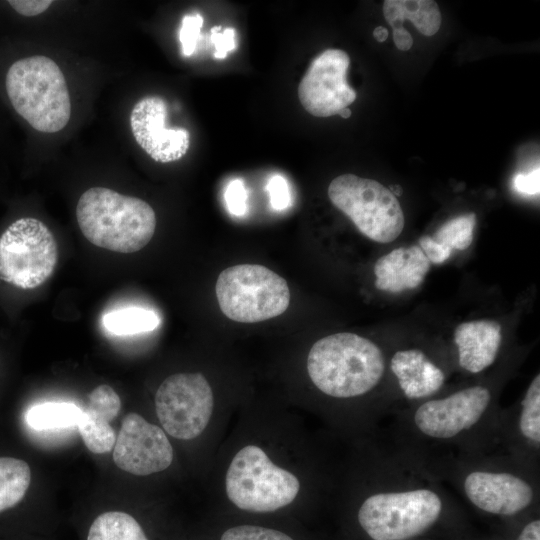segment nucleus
I'll return each instance as SVG.
<instances>
[{
  "label": "nucleus",
  "instance_id": "1",
  "mask_svg": "<svg viewBox=\"0 0 540 540\" xmlns=\"http://www.w3.org/2000/svg\"><path fill=\"white\" fill-rule=\"evenodd\" d=\"M353 496L356 517L371 540H413L431 529L448 504V492L417 453L399 445L365 461Z\"/></svg>",
  "mask_w": 540,
  "mask_h": 540
},
{
  "label": "nucleus",
  "instance_id": "2",
  "mask_svg": "<svg viewBox=\"0 0 540 540\" xmlns=\"http://www.w3.org/2000/svg\"><path fill=\"white\" fill-rule=\"evenodd\" d=\"M396 414L400 445L411 450L437 444L459 453H488L498 446L501 412L491 388L482 384L433 396Z\"/></svg>",
  "mask_w": 540,
  "mask_h": 540
},
{
  "label": "nucleus",
  "instance_id": "3",
  "mask_svg": "<svg viewBox=\"0 0 540 540\" xmlns=\"http://www.w3.org/2000/svg\"><path fill=\"white\" fill-rule=\"evenodd\" d=\"M422 458L439 479L453 484L473 507L484 513L514 517L530 509L539 497L538 472L505 453Z\"/></svg>",
  "mask_w": 540,
  "mask_h": 540
},
{
  "label": "nucleus",
  "instance_id": "4",
  "mask_svg": "<svg viewBox=\"0 0 540 540\" xmlns=\"http://www.w3.org/2000/svg\"><path fill=\"white\" fill-rule=\"evenodd\" d=\"M307 374L325 397L348 401L366 397L386 371L383 351L373 341L355 333L325 336L310 348Z\"/></svg>",
  "mask_w": 540,
  "mask_h": 540
},
{
  "label": "nucleus",
  "instance_id": "5",
  "mask_svg": "<svg viewBox=\"0 0 540 540\" xmlns=\"http://www.w3.org/2000/svg\"><path fill=\"white\" fill-rule=\"evenodd\" d=\"M303 479L275 461L257 442L240 446L229 459L223 476V490L237 509L271 513L288 507L302 495Z\"/></svg>",
  "mask_w": 540,
  "mask_h": 540
},
{
  "label": "nucleus",
  "instance_id": "6",
  "mask_svg": "<svg viewBox=\"0 0 540 540\" xmlns=\"http://www.w3.org/2000/svg\"><path fill=\"white\" fill-rule=\"evenodd\" d=\"M76 218L90 243L118 253L141 250L156 229L155 212L146 201L105 187H92L81 195Z\"/></svg>",
  "mask_w": 540,
  "mask_h": 540
},
{
  "label": "nucleus",
  "instance_id": "7",
  "mask_svg": "<svg viewBox=\"0 0 540 540\" xmlns=\"http://www.w3.org/2000/svg\"><path fill=\"white\" fill-rule=\"evenodd\" d=\"M15 111L39 132L62 130L71 116V100L63 72L54 60L34 55L15 61L5 77Z\"/></svg>",
  "mask_w": 540,
  "mask_h": 540
},
{
  "label": "nucleus",
  "instance_id": "8",
  "mask_svg": "<svg viewBox=\"0 0 540 540\" xmlns=\"http://www.w3.org/2000/svg\"><path fill=\"white\" fill-rule=\"evenodd\" d=\"M215 292L222 313L240 323H256L284 313L290 303L286 280L258 264H239L218 276Z\"/></svg>",
  "mask_w": 540,
  "mask_h": 540
},
{
  "label": "nucleus",
  "instance_id": "9",
  "mask_svg": "<svg viewBox=\"0 0 540 540\" xmlns=\"http://www.w3.org/2000/svg\"><path fill=\"white\" fill-rule=\"evenodd\" d=\"M328 197L364 236L375 242L390 243L404 228L399 201L376 180L354 174L340 175L331 181Z\"/></svg>",
  "mask_w": 540,
  "mask_h": 540
},
{
  "label": "nucleus",
  "instance_id": "10",
  "mask_svg": "<svg viewBox=\"0 0 540 540\" xmlns=\"http://www.w3.org/2000/svg\"><path fill=\"white\" fill-rule=\"evenodd\" d=\"M57 261V242L38 219L20 218L0 237V280L15 287L41 286L53 274Z\"/></svg>",
  "mask_w": 540,
  "mask_h": 540
},
{
  "label": "nucleus",
  "instance_id": "11",
  "mask_svg": "<svg viewBox=\"0 0 540 540\" xmlns=\"http://www.w3.org/2000/svg\"><path fill=\"white\" fill-rule=\"evenodd\" d=\"M154 403L161 428L175 439H196L214 420V392L201 373L168 376L159 385Z\"/></svg>",
  "mask_w": 540,
  "mask_h": 540
},
{
  "label": "nucleus",
  "instance_id": "12",
  "mask_svg": "<svg viewBox=\"0 0 540 540\" xmlns=\"http://www.w3.org/2000/svg\"><path fill=\"white\" fill-rule=\"evenodd\" d=\"M350 58L340 49H327L308 67L298 86L304 109L316 117H330L348 107L356 92L346 81Z\"/></svg>",
  "mask_w": 540,
  "mask_h": 540
},
{
  "label": "nucleus",
  "instance_id": "13",
  "mask_svg": "<svg viewBox=\"0 0 540 540\" xmlns=\"http://www.w3.org/2000/svg\"><path fill=\"white\" fill-rule=\"evenodd\" d=\"M113 448L116 466L137 476L164 471L174 458L166 432L137 413L126 415Z\"/></svg>",
  "mask_w": 540,
  "mask_h": 540
},
{
  "label": "nucleus",
  "instance_id": "14",
  "mask_svg": "<svg viewBox=\"0 0 540 540\" xmlns=\"http://www.w3.org/2000/svg\"><path fill=\"white\" fill-rule=\"evenodd\" d=\"M167 115V103L159 96L140 99L130 114V126L136 142L154 161L160 163L179 160L190 145L188 130L165 126Z\"/></svg>",
  "mask_w": 540,
  "mask_h": 540
},
{
  "label": "nucleus",
  "instance_id": "15",
  "mask_svg": "<svg viewBox=\"0 0 540 540\" xmlns=\"http://www.w3.org/2000/svg\"><path fill=\"white\" fill-rule=\"evenodd\" d=\"M505 454L538 472L540 451V375L527 387L517 407L500 416L498 446Z\"/></svg>",
  "mask_w": 540,
  "mask_h": 540
},
{
  "label": "nucleus",
  "instance_id": "16",
  "mask_svg": "<svg viewBox=\"0 0 540 540\" xmlns=\"http://www.w3.org/2000/svg\"><path fill=\"white\" fill-rule=\"evenodd\" d=\"M389 367L403 397L413 404L435 396L446 380L443 369L417 348L396 351Z\"/></svg>",
  "mask_w": 540,
  "mask_h": 540
},
{
  "label": "nucleus",
  "instance_id": "17",
  "mask_svg": "<svg viewBox=\"0 0 540 540\" xmlns=\"http://www.w3.org/2000/svg\"><path fill=\"white\" fill-rule=\"evenodd\" d=\"M120 408V397L109 385H99L89 394L87 406L82 410L77 424L89 451L102 454L113 449L116 434L110 422L118 415Z\"/></svg>",
  "mask_w": 540,
  "mask_h": 540
},
{
  "label": "nucleus",
  "instance_id": "18",
  "mask_svg": "<svg viewBox=\"0 0 540 540\" xmlns=\"http://www.w3.org/2000/svg\"><path fill=\"white\" fill-rule=\"evenodd\" d=\"M501 342V325L496 321L461 323L454 332L459 366L472 374L484 371L495 362Z\"/></svg>",
  "mask_w": 540,
  "mask_h": 540
},
{
  "label": "nucleus",
  "instance_id": "19",
  "mask_svg": "<svg viewBox=\"0 0 540 540\" xmlns=\"http://www.w3.org/2000/svg\"><path fill=\"white\" fill-rule=\"evenodd\" d=\"M383 14L393 29L409 20L425 36L437 33L441 25L440 9L433 0H386Z\"/></svg>",
  "mask_w": 540,
  "mask_h": 540
},
{
  "label": "nucleus",
  "instance_id": "20",
  "mask_svg": "<svg viewBox=\"0 0 540 540\" xmlns=\"http://www.w3.org/2000/svg\"><path fill=\"white\" fill-rule=\"evenodd\" d=\"M85 540H150L140 522L124 511H106L90 524Z\"/></svg>",
  "mask_w": 540,
  "mask_h": 540
},
{
  "label": "nucleus",
  "instance_id": "21",
  "mask_svg": "<svg viewBox=\"0 0 540 540\" xmlns=\"http://www.w3.org/2000/svg\"><path fill=\"white\" fill-rule=\"evenodd\" d=\"M30 481L31 471L27 462L0 457V513L22 501Z\"/></svg>",
  "mask_w": 540,
  "mask_h": 540
},
{
  "label": "nucleus",
  "instance_id": "22",
  "mask_svg": "<svg viewBox=\"0 0 540 540\" xmlns=\"http://www.w3.org/2000/svg\"><path fill=\"white\" fill-rule=\"evenodd\" d=\"M82 409L69 402H47L31 407L26 414L29 426L49 430L77 426Z\"/></svg>",
  "mask_w": 540,
  "mask_h": 540
},
{
  "label": "nucleus",
  "instance_id": "23",
  "mask_svg": "<svg viewBox=\"0 0 540 540\" xmlns=\"http://www.w3.org/2000/svg\"><path fill=\"white\" fill-rule=\"evenodd\" d=\"M160 319L149 309L131 307L105 314L102 323L107 331L115 335H132L156 329Z\"/></svg>",
  "mask_w": 540,
  "mask_h": 540
},
{
  "label": "nucleus",
  "instance_id": "24",
  "mask_svg": "<svg viewBox=\"0 0 540 540\" xmlns=\"http://www.w3.org/2000/svg\"><path fill=\"white\" fill-rule=\"evenodd\" d=\"M475 224L474 213L461 215L445 222L431 237L453 250H466L472 243Z\"/></svg>",
  "mask_w": 540,
  "mask_h": 540
},
{
  "label": "nucleus",
  "instance_id": "25",
  "mask_svg": "<svg viewBox=\"0 0 540 540\" xmlns=\"http://www.w3.org/2000/svg\"><path fill=\"white\" fill-rule=\"evenodd\" d=\"M220 540H294L288 534L257 525H238L225 530Z\"/></svg>",
  "mask_w": 540,
  "mask_h": 540
},
{
  "label": "nucleus",
  "instance_id": "26",
  "mask_svg": "<svg viewBox=\"0 0 540 540\" xmlns=\"http://www.w3.org/2000/svg\"><path fill=\"white\" fill-rule=\"evenodd\" d=\"M202 25L203 18L198 13L193 15H185L183 17L179 33V39L181 42L182 53L184 56H190L193 54L197 45Z\"/></svg>",
  "mask_w": 540,
  "mask_h": 540
},
{
  "label": "nucleus",
  "instance_id": "27",
  "mask_svg": "<svg viewBox=\"0 0 540 540\" xmlns=\"http://www.w3.org/2000/svg\"><path fill=\"white\" fill-rule=\"evenodd\" d=\"M224 200L228 211L242 216L247 211V190L242 180H232L225 189Z\"/></svg>",
  "mask_w": 540,
  "mask_h": 540
},
{
  "label": "nucleus",
  "instance_id": "28",
  "mask_svg": "<svg viewBox=\"0 0 540 540\" xmlns=\"http://www.w3.org/2000/svg\"><path fill=\"white\" fill-rule=\"evenodd\" d=\"M269 193L270 205L273 209L281 211L290 205L291 197L287 180L279 174L273 175L266 186Z\"/></svg>",
  "mask_w": 540,
  "mask_h": 540
},
{
  "label": "nucleus",
  "instance_id": "29",
  "mask_svg": "<svg viewBox=\"0 0 540 540\" xmlns=\"http://www.w3.org/2000/svg\"><path fill=\"white\" fill-rule=\"evenodd\" d=\"M211 34V41L215 47V58L223 59L230 51L235 49L236 43L234 29L226 28L221 32V27L215 26L211 29Z\"/></svg>",
  "mask_w": 540,
  "mask_h": 540
},
{
  "label": "nucleus",
  "instance_id": "30",
  "mask_svg": "<svg viewBox=\"0 0 540 540\" xmlns=\"http://www.w3.org/2000/svg\"><path fill=\"white\" fill-rule=\"evenodd\" d=\"M419 247L422 249L430 263L441 264L448 260L453 253V249L436 242L431 236H422L419 239Z\"/></svg>",
  "mask_w": 540,
  "mask_h": 540
},
{
  "label": "nucleus",
  "instance_id": "31",
  "mask_svg": "<svg viewBox=\"0 0 540 540\" xmlns=\"http://www.w3.org/2000/svg\"><path fill=\"white\" fill-rule=\"evenodd\" d=\"M513 188L523 195H536L540 191L539 167L528 173H518L513 178Z\"/></svg>",
  "mask_w": 540,
  "mask_h": 540
},
{
  "label": "nucleus",
  "instance_id": "32",
  "mask_svg": "<svg viewBox=\"0 0 540 540\" xmlns=\"http://www.w3.org/2000/svg\"><path fill=\"white\" fill-rule=\"evenodd\" d=\"M10 6L20 15L32 17L46 11L52 4L51 0H10Z\"/></svg>",
  "mask_w": 540,
  "mask_h": 540
},
{
  "label": "nucleus",
  "instance_id": "33",
  "mask_svg": "<svg viewBox=\"0 0 540 540\" xmlns=\"http://www.w3.org/2000/svg\"><path fill=\"white\" fill-rule=\"evenodd\" d=\"M516 540H540V520L535 518L527 522Z\"/></svg>",
  "mask_w": 540,
  "mask_h": 540
},
{
  "label": "nucleus",
  "instance_id": "34",
  "mask_svg": "<svg viewBox=\"0 0 540 540\" xmlns=\"http://www.w3.org/2000/svg\"><path fill=\"white\" fill-rule=\"evenodd\" d=\"M393 41L401 51H408L413 45L411 34L403 27L393 29Z\"/></svg>",
  "mask_w": 540,
  "mask_h": 540
},
{
  "label": "nucleus",
  "instance_id": "35",
  "mask_svg": "<svg viewBox=\"0 0 540 540\" xmlns=\"http://www.w3.org/2000/svg\"><path fill=\"white\" fill-rule=\"evenodd\" d=\"M373 36L378 42H384L388 38V30L385 27L378 26L374 29Z\"/></svg>",
  "mask_w": 540,
  "mask_h": 540
},
{
  "label": "nucleus",
  "instance_id": "36",
  "mask_svg": "<svg viewBox=\"0 0 540 540\" xmlns=\"http://www.w3.org/2000/svg\"><path fill=\"white\" fill-rule=\"evenodd\" d=\"M337 114L341 116L342 118L347 119L351 116V110L348 107H346V108L341 109Z\"/></svg>",
  "mask_w": 540,
  "mask_h": 540
}]
</instances>
